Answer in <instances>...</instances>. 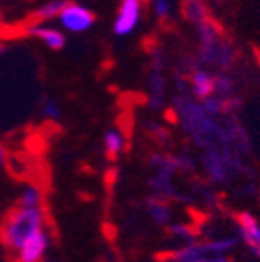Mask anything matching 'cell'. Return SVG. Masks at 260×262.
Instances as JSON below:
<instances>
[{
  "instance_id": "10",
  "label": "cell",
  "mask_w": 260,
  "mask_h": 262,
  "mask_svg": "<svg viewBox=\"0 0 260 262\" xmlns=\"http://www.w3.org/2000/svg\"><path fill=\"white\" fill-rule=\"evenodd\" d=\"M104 147L110 157H118L124 149V135L117 129H110L104 137Z\"/></svg>"
},
{
  "instance_id": "13",
  "label": "cell",
  "mask_w": 260,
  "mask_h": 262,
  "mask_svg": "<svg viewBox=\"0 0 260 262\" xmlns=\"http://www.w3.org/2000/svg\"><path fill=\"white\" fill-rule=\"evenodd\" d=\"M42 196L35 186H28L24 188V191L18 196V208H35V206H40Z\"/></svg>"
},
{
  "instance_id": "1",
  "label": "cell",
  "mask_w": 260,
  "mask_h": 262,
  "mask_svg": "<svg viewBox=\"0 0 260 262\" xmlns=\"http://www.w3.org/2000/svg\"><path fill=\"white\" fill-rule=\"evenodd\" d=\"M44 209L40 206L35 208H18L2 226V241L11 251H18L35 233L44 228Z\"/></svg>"
},
{
  "instance_id": "15",
  "label": "cell",
  "mask_w": 260,
  "mask_h": 262,
  "mask_svg": "<svg viewBox=\"0 0 260 262\" xmlns=\"http://www.w3.org/2000/svg\"><path fill=\"white\" fill-rule=\"evenodd\" d=\"M236 244V238L233 237H226V238H220V241H211L207 242L206 248H207V253H213V255H224L231 251Z\"/></svg>"
},
{
  "instance_id": "21",
  "label": "cell",
  "mask_w": 260,
  "mask_h": 262,
  "mask_svg": "<svg viewBox=\"0 0 260 262\" xmlns=\"http://www.w3.org/2000/svg\"><path fill=\"white\" fill-rule=\"evenodd\" d=\"M4 157H6V153H4V147L0 146V168H2V164H4Z\"/></svg>"
},
{
  "instance_id": "8",
  "label": "cell",
  "mask_w": 260,
  "mask_h": 262,
  "mask_svg": "<svg viewBox=\"0 0 260 262\" xmlns=\"http://www.w3.org/2000/svg\"><path fill=\"white\" fill-rule=\"evenodd\" d=\"M207 253V248L206 244L202 242H189L186 248H182L180 251L175 253V262H199L202 257H206Z\"/></svg>"
},
{
  "instance_id": "22",
  "label": "cell",
  "mask_w": 260,
  "mask_h": 262,
  "mask_svg": "<svg viewBox=\"0 0 260 262\" xmlns=\"http://www.w3.org/2000/svg\"><path fill=\"white\" fill-rule=\"evenodd\" d=\"M2 51H4V48H2V46H0V53H2Z\"/></svg>"
},
{
  "instance_id": "14",
  "label": "cell",
  "mask_w": 260,
  "mask_h": 262,
  "mask_svg": "<svg viewBox=\"0 0 260 262\" xmlns=\"http://www.w3.org/2000/svg\"><path fill=\"white\" fill-rule=\"evenodd\" d=\"M202 111L206 115H220L224 110H226V100L220 98V95H207L206 98H202Z\"/></svg>"
},
{
  "instance_id": "18",
  "label": "cell",
  "mask_w": 260,
  "mask_h": 262,
  "mask_svg": "<svg viewBox=\"0 0 260 262\" xmlns=\"http://www.w3.org/2000/svg\"><path fill=\"white\" fill-rule=\"evenodd\" d=\"M42 115H44L46 119H51V120H57L60 119V107L57 106V102L55 100H44V104H42Z\"/></svg>"
},
{
  "instance_id": "11",
  "label": "cell",
  "mask_w": 260,
  "mask_h": 262,
  "mask_svg": "<svg viewBox=\"0 0 260 262\" xmlns=\"http://www.w3.org/2000/svg\"><path fill=\"white\" fill-rule=\"evenodd\" d=\"M184 13H186L187 20L197 22V24L206 20V16H207L206 6H204L202 0H186V4H184Z\"/></svg>"
},
{
  "instance_id": "6",
  "label": "cell",
  "mask_w": 260,
  "mask_h": 262,
  "mask_svg": "<svg viewBox=\"0 0 260 262\" xmlns=\"http://www.w3.org/2000/svg\"><path fill=\"white\" fill-rule=\"evenodd\" d=\"M31 35H35L37 38H40L48 48L51 49H62L66 44V37L60 29L48 28V26H33Z\"/></svg>"
},
{
  "instance_id": "3",
  "label": "cell",
  "mask_w": 260,
  "mask_h": 262,
  "mask_svg": "<svg viewBox=\"0 0 260 262\" xmlns=\"http://www.w3.org/2000/svg\"><path fill=\"white\" fill-rule=\"evenodd\" d=\"M57 18L60 20L62 28L71 33L88 31L95 22V15L90 9L80 4H73V2H68Z\"/></svg>"
},
{
  "instance_id": "17",
  "label": "cell",
  "mask_w": 260,
  "mask_h": 262,
  "mask_svg": "<svg viewBox=\"0 0 260 262\" xmlns=\"http://www.w3.org/2000/svg\"><path fill=\"white\" fill-rule=\"evenodd\" d=\"M171 233L179 238H184V241H189V242L195 241V233H193L191 226L187 224H173L171 226Z\"/></svg>"
},
{
  "instance_id": "4",
  "label": "cell",
  "mask_w": 260,
  "mask_h": 262,
  "mask_svg": "<svg viewBox=\"0 0 260 262\" xmlns=\"http://www.w3.org/2000/svg\"><path fill=\"white\" fill-rule=\"evenodd\" d=\"M49 250V233L46 228H42L38 233H35L20 250L16 251L18 262H40L44 258L46 251Z\"/></svg>"
},
{
  "instance_id": "2",
  "label": "cell",
  "mask_w": 260,
  "mask_h": 262,
  "mask_svg": "<svg viewBox=\"0 0 260 262\" xmlns=\"http://www.w3.org/2000/svg\"><path fill=\"white\" fill-rule=\"evenodd\" d=\"M142 18V0H122L113 22V33L117 37H127Z\"/></svg>"
},
{
  "instance_id": "16",
  "label": "cell",
  "mask_w": 260,
  "mask_h": 262,
  "mask_svg": "<svg viewBox=\"0 0 260 262\" xmlns=\"http://www.w3.org/2000/svg\"><path fill=\"white\" fill-rule=\"evenodd\" d=\"M233 90V80L228 75H219L215 77V93L216 95H229Z\"/></svg>"
},
{
  "instance_id": "12",
  "label": "cell",
  "mask_w": 260,
  "mask_h": 262,
  "mask_svg": "<svg viewBox=\"0 0 260 262\" xmlns=\"http://www.w3.org/2000/svg\"><path fill=\"white\" fill-rule=\"evenodd\" d=\"M147 211H149L151 219H153L157 224H166L167 219H169V208L164 204L159 199H149L147 202Z\"/></svg>"
},
{
  "instance_id": "9",
  "label": "cell",
  "mask_w": 260,
  "mask_h": 262,
  "mask_svg": "<svg viewBox=\"0 0 260 262\" xmlns=\"http://www.w3.org/2000/svg\"><path fill=\"white\" fill-rule=\"evenodd\" d=\"M68 4L66 0H51L48 4H44L37 13H35V20L44 22V20H51V18H57L60 15V11L64 9V6Z\"/></svg>"
},
{
  "instance_id": "20",
  "label": "cell",
  "mask_w": 260,
  "mask_h": 262,
  "mask_svg": "<svg viewBox=\"0 0 260 262\" xmlns=\"http://www.w3.org/2000/svg\"><path fill=\"white\" fill-rule=\"evenodd\" d=\"M199 262H229V260L224 257V255H215V257H207L206 255V257H202Z\"/></svg>"
},
{
  "instance_id": "7",
  "label": "cell",
  "mask_w": 260,
  "mask_h": 262,
  "mask_svg": "<svg viewBox=\"0 0 260 262\" xmlns=\"http://www.w3.org/2000/svg\"><path fill=\"white\" fill-rule=\"evenodd\" d=\"M191 88L197 97L206 98L207 95L215 93V77H211V75L204 70H197L191 75Z\"/></svg>"
},
{
  "instance_id": "19",
  "label": "cell",
  "mask_w": 260,
  "mask_h": 262,
  "mask_svg": "<svg viewBox=\"0 0 260 262\" xmlns=\"http://www.w3.org/2000/svg\"><path fill=\"white\" fill-rule=\"evenodd\" d=\"M155 15L159 16L160 20H166L171 15V2L169 0H155Z\"/></svg>"
},
{
  "instance_id": "23",
  "label": "cell",
  "mask_w": 260,
  "mask_h": 262,
  "mask_svg": "<svg viewBox=\"0 0 260 262\" xmlns=\"http://www.w3.org/2000/svg\"><path fill=\"white\" fill-rule=\"evenodd\" d=\"M44 262H57V260H44Z\"/></svg>"
},
{
  "instance_id": "5",
  "label": "cell",
  "mask_w": 260,
  "mask_h": 262,
  "mask_svg": "<svg viewBox=\"0 0 260 262\" xmlns=\"http://www.w3.org/2000/svg\"><path fill=\"white\" fill-rule=\"evenodd\" d=\"M236 224H239L240 237L244 238V242L249 246V250L260 258V224L251 213L244 211L236 217Z\"/></svg>"
}]
</instances>
